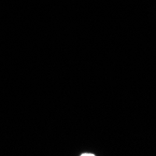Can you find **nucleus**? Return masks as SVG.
<instances>
[{
    "instance_id": "nucleus-1",
    "label": "nucleus",
    "mask_w": 156,
    "mask_h": 156,
    "mask_svg": "<svg viewBox=\"0 0 156 156\" xmlns=\"http://www.w3.org/2000/svg\"><path fill=\"white\" fill-rule=\"evenodd\" d=\"M81 156H94V154H93V153H82V154H80Z\"/></svg>"
}]
</instances>
